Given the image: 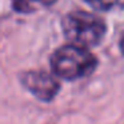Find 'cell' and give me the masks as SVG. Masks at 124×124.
Returning a JSON list of instances; mask_svg holds the SVG:
<instances>
[{
  "label": "cell",
  "mask_w": 124,
  "mask_h": 124,
  "mask_svg": "<svg viewBox=\"0 0 124 124\" xmlns=\"http://www.w3.org/2000/svg\"><path fill=\"white\" fill-rule=\"evenodd\" d=\"M97 60L87 47L79 44H67L56 49L51 57V67L56 76L64 80L88 76L95 71Z\"/></svg>",
  "instance_id": "cell-1"
},
{
  "label": "cell",
  "mask_w": 124,
  "mask_h": 124,
  "mask_svg": "<svg viewBox=\"0 0 124 124\" xmlns=\"http://www.w3.org/2000/svg\"><path fill=\"white\" fill-rule=\"evenodd\" d=\"M65 38L73 44L83 47H95L105 35V23L100 16L84 11L65 15L62 22Z\"/></svg>",
  "instance_id": "cell-2"
},
{
  "label": "cell",
  "mask_w": 124,
  "mask_h": 124,
  "mask_svg": "<svg viewBox=\"0 0 124 124\" xmlns=\"http://www.w3.org/2000/svg\"><path fill=\"white\" fill-rule=\"evenodd\" d=\"M22 83L33 96L43 101H51L60 88L56 79L44 71H30L23 73Z\"/></svg>",
  "instance_id": "cell-3"
},
{
  "label": "cell",
  "mask_w": 124,
  "mask_h": 124,
  "mask_svg": "<svg viewBox=\"0 0 124 124\" xmlns=\"http://www.w3.org/2000/svg\"><path fill=\"white\" fill-rule=\"evenodd\" d=\"M85 1L96 11H108L117 3V0H85Z\"/></svg>",
  "instance_id": "cell-4"
},
{
  "label": "cell",
  "mask_w": 124,
  "mask_h": 124,
  "mask_svg": "<svg viewBox=\"0 0 124 124\" xmlns=\"http://www.w3.org/2000/svg\"><path fill=\"white\" fill-rule=\"evenodd\" d=\"M33 1L35 0H14V8L19 12H30L33 9Z\"/></svg>",
  "instance_id": "cell-5"
},
{
  "label": "cell",
  "mask_w": 124,
  "mask_h": 124,
  "mask_svg": "<svg viewBox=\"0 0 124 124\" xmlns=\"http://www.w3.org/2000/svg\"><path fill=\"white\" fill-rule=\"evenodd\" d=\"M35 1H38V3L43 4V6H52V4L56 1V0H35Z\"/></svg>",
  "instance_id": "cell-6"
},
{
  "label": "cell",
  "mask_w": 124,
  "mask_h": 124,
  "mask_svg": "<svg viewBox=\"0 0 124 124\" xmlns=\"http://www.w3.org/2000/svg\"><path fill=\"white\" fill-rule=\"evenodd\" d=\"M120 49L124 54V33H123V36H121V39H120Z\"/></svg>",
  "instance_id": "cell-7"
}]
</instances>
